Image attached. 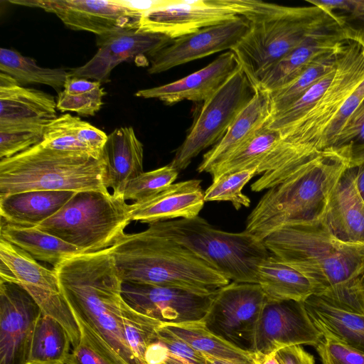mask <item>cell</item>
Returning a JSON list of instances; mask_svg holds the SVG:
<instances>
[{
  "mask_svg": "<svg viewBox=\"0 0 364 364\" xmlns=\"http://www.w3.org/2000/svg\"><path fill=\"white\" fill-rule=\"evenodd\" d=\"M132 210V204L109 192H77L36 228L74 245L82 253L95 252L112 247L125 233Z\"/></svg>",
  "mask_w": 364,
  "mask_h": 364,
  "instance_id": "obj_8",
  "label": "cell"
},
{
  "mask_svg": "<svg viewBox=\"0 0 364 364\" xmlns=\"http://www.w3.org/2000/svg\"><path fill=\"white\" fill-rule=\"evenodd\" d=\"M53 96L25 87L10 75L0 73V127H46L58 117Z\"/></svg>",
  "mask_w": 364,
  "mask_h": 364,
  "instance_id": "obj_21",
  "label": "cell"
},
{
  "mask_svg": "<svg viewBox=\"0 0 364 364\" xmlns=\"http://www.w3.org/2000/svg\"><path fill=\"white\" fill-rule=\"evenodd\" d=\"M271 117L269 92L259 87L241 110L223 137L203 156L198 166V173L208 172L263 128Z\"/></svg>",
  "mask_w": 364,
  "mask_h": 364,
  "instance_id": "obj_25",
  "label": "cell"
},
{
  "mask_svg": "<svg viewBox=\"0 0 364 364\" xmlns=\"http://www.w3.org/2000/svg\"><path fill=\"white\" fill-rule=\"evenodd\" d=\"M275 354L280 364H315L314 357L301 346L286 347Z\"/></svg>",
  "mask_w": 364,
  "mask_h": 364,
  "instance_id": "obj_49",
  "label": "cell"
},
{
  "mask_svg": "<svg viewBox=\"0 0 364 364\" xmlns=\"http://www.w3.org/2000/svg\"><path fill=\"white\" fill-rule=\"evenodd\" d=\"M102 156L107 166V188L115 197L124 198L127 184L144 172L143 144L133 127H122L111 132Z\"/></svg>",
  "mask_w": 364,
  "mask_h": 364,
  "instance_id": "obj_26",
  "label": "cell"
},
{
  "mask_svg": "<svg viewBox=\"0 0 364 364\" xmlns=\"http://www.w3.org/2000/svg\"><path fill=\"white\" fill-rule=\"evenodd\" d=\"M0 238L28 253L36 260L53 268L73 255L82 253L76 247L36 227H23L0 223Z\"/></svg>",
  "mask_w": 364,
  "mask_h": 364,
  "instance_id": "obj_30",
  "label": "cell"
},
{
  "mask_svg": "<svg viewBox=\"0 0 364 364\" xmlns=\"http://www.w3.org/2000/svg\"><path fill=\"white\" fill-rule=\"evenodd\" d=\"M20 6L40 8L54 14L68 28L97 36L138 30L142 14L114 0H9Z\"/></svg>",
  "mask_w": 364,
  "mask_h": 364,
  "instance_id": "obj_13",
  "label": "cell"
},
{
  "mask_svg": "<svg viewBox=\"0 0 364 364\" xmlns=\"http://www.w3.org/2000/svg\"><path fill=\"white\" fill-rule=\"evenodd\" d=\"M257 279L268 300L303 302L314 293L302 274L271 254L259 265Z\"/></svg>",
  "mask_w": 364,
  "mask_h": 364,
  "instance_id": "obj_31",
  "label": "cell"
},
{
  "mask_svg": "<svg viewBox=\"0 0 364 364\" xmlns=\"http://www.w3.org/2000/svg\"><path fill=\"white\" fill-rule=\"evenodd\" d=\"M46 127H0V158H9L42 142Z\"/></svg>",
  "mask_w": 364,
  "mask_h": 364,
  "instance_id": "obj_44",
  "label": "cell"
},
{
  "mask_svg": "<svg viewBox=\"0 0 364 364\" xmlns=\"http://www.w3.org/2000/svg\"><path fill=\"white\" fill-rule=\"evenodd\" d=\"M336 22L344 38L364 48V0H308Z\"/></svg>",
  "mask_w": 364,
  "mask_h": 364,
  "instance_id": "obj_38",
  "label": "cell"
},
{
  "mask_svg": "<svg viewBox=\"0 0 364 364\" xmlns=\"http://www.w3.org/2000/svg\"><path fill=\"white\" fill-rule=\"evenodd\" d=\"M254 93L255 88L240 66L210 98L203 102L170 164L178 171L184 170L202 151L215 145Z\"/></svg>",
  "mask_w": 364,
  "mask_h": 364,
  "instance_id": "obj_9",
  "label": "cell"
},
{
  "mask_svg": "<svg viewBox=\"0 0 364 364\" xmlns=\"http://www.w3.org/2000/svg\"><path fill=\"white\" fill-rule=\"evenodd\" d=\"M109 249L123 282L176 287L203 295L230 283L191 251L149 228L124 233Z\"/></svg>",
  "mask_w": 364,
  "mask_h": 364,
  "instance_id": "obj_3",
  "label": "cell"
},
{
  "mask_svg": "<svg viewBox=\"0 0 364 364\" xmlns=\"http://www.w3.org/2000/svg\"><path fill=\"white\" fill-rule=\"evenodd\" d=\"M232 50H227L205 67L174 82L138 90L135 95L158 99L168 105L183 100L204 102L240 68Z\"/></svg>",
  "mask_w": 364,
  "mask_h": 364,
  "instance_id": "obj_20",
  "label": "cell"
},
{
  "mask_svg": "<svg viewBox=\"0 0 364 364\" xmlns=\"http://www.w3.org/2000/svg\"><path fill=\"white\" fill-rule=\"evenodd\" d=\"M39 306L21 286L0 280V364H28Z\"/></svg>",
  "mask_w": 364,
  "mask_h": 364,
  "instance_id": "obj_15",
  "label": "cell"
},
{
  "mask_svg": "<svg viewBox=\"0 0 364 364\" xmlns=\"http://www.w3.org/2000/svg\"><path fill=\"white\" fill-rule=\"evenodd\" d=\"M31 191L109 192L104 159L41 143L0 161V197Z\"/></svg>",
  "mask_w": 364,
  "mask_h": 364,
  "instance_id": "obj_6",
  "label": "cell"
},
{
  "mask_svg": "<svg viewBox=\"0 0 364 364\" xmlns=\"http://www.w3.org/2000/svg\"><path fill=\"white\" fill-rule=\"evenodd\" d=\"M322 364H364V352L329 336L315 347Z\"/></svg>",
  "mask_w": 364,
  "mask_h": 364,
  "instance_id": "obj_45",
  "label": "cell"
},
{
  "mask_svg": "<svg viewBox=\"0 0 364 364\" xmlns=\"http://www.w3.org/2000/svg\"><path fill=\"white\" fill-rule=\"evenodd\" d=\"M148 228L187 248L235 282L257 284L258 267L270 255L263 241L246 230H221L198 215L149 223Z\"/></svg>",
  "mask_w": 364,
  "mask_h": 364,
  "instance_id": "obj_7",
  "label": "cell"
},
{
  "mask_svg": "<svg viewBox=\"0 0 364 364\" xmlns=\"http://www.w3.org/2000/svg\"><path fill=\"white\" fill-rule=\"evenodd\" d=\"M336 68V65L296 101L272 116L264 127L280 132L305 117L314 107L331 84L335 76Z\"/></svg>",
  "mask_w": 364,
  "mask_h": 364,
  "instance_id": "obj_40",
  "label": "cell"
},
{
  "mask_svg": "<svg viewBox=\"0 0 364 364\" xmlns=\"http://www.w3.org/2000/svg\"><path fill=\"white\" fill-rule=\"evenodd\" d=\"M107 136L80 117L65 114L46 127L41 144L51 149L84 153L101 159Z\"/></svg>",
  "mask_w": 364,
  "mask_h": 364,
  "instance_id": "obj_28",
  "label": "cell"
},
{
  "mask_svg": "<svg viewBox=\"0 0 364 364\" xmlns=\"http://www.w3.org/2000/svg\"><path fill=\"white\" fill-rule=\"evenodd\" d=\"M250 28L242 16L208 26L193 33L173 39L171 43L150 57L149 74H159L176 66L230 50Z\"/></svg>",
  "mask_w": 364,
  "mask_h": 364,
  "instance_id": "obj_18",
  "label": "cell"
},
{
  "mask_svg": "<svg viewBox=\"0 0 364 364\" xmlns=\"http://www.w3.org/2000/svg\"><path fill=\"white\" fill-rule=\"evenodd\" d=\"M0 70L18 83H35L48 85L60 92L68 76L63 68H43L29 58L9 48L0 49Z\"/></svg>",
  "mask_w": 364,
  "mask_h": 364,
  "instance_id": "obj_35",
  "label": "cell"
},
{
  "mask_svg": "<svg viewBox=\"0 0 364 364\" xmlns=\"http://www.w3.org/2000/svg\"><path fill=\"white\" fill-rule=\"evenodd\" d=\"M104 95L100 82L68 75L63 90L58 92L57 109L93 116L100 109Z\"/></svg>",
  "mask_w": 364,
  "mask_h": 364,
  "instance_id": "obj_37",
  "label": "cell"
},
{
  "mask_svg": "<svg viewBox=\"0 0 364 364\" xmlns=\"http://www.w3.org/2000/svg\"><path fill=\"white\" fill-rule=\"evenodd\" d=\"M75 194L66 191H31L1 196V220L36 227L58 212Z\"/></svg>",
  "mask_w": 364,
  "mask_h": 364,
  "instance_id": "obj_27",
  "label": "cell"
},
{
  "mask_svg": "<svg viewBox=\"0 0 364 364\" xmlns=\"http://www.w3.org/2000/svg\"><path fill=\"white\" fill-rule=\"evenodd\" d=\"M364 80V48L346 41L339 55L334 78L314 107L288 129L279 132L280 141L318 151L327 126L349 96Z\"/></svg>",
  "mask_w": 364,
  "mask_h": 364,
  "instance_id": "obj_11",
  "label": "cell"
},
{
  "mask_svg": "<svg viewBox=\"0 0 364 364\" xmlns=\"http://www.w3.org/2000/svg\"><path fill=\"white\" fill-rule=\"evenodd\" d=\"M200 180L171 184L158 194L134 203L132 221L153 223L198 215L205 203Z\"/></svg>",
  "mask_w": 364,
  "mask_h": 364,
  "instance_id": "obj_23",
  "label": "cell"
},
{
  "mask_svg": "<svg viewBox=\"0 0 364 364\" xmlns=\"http://www.w3.org/2000/svg\"><path fill=\"white\" fill-rule=\"evenodd\" d=\"M61 364H65V363H61Z\"/></svg>",
  "mask_w": 364,
  "mask_h": 364,
  "instance_id": "obj_57",
  "label": "cell"
},
{
  "mask_svg": "<svg viewBox=\"0 0 364 364\" xmlns=\"http://www.w3.org/2000/svg\"><path fill=\"white\" fill-rule=\"evenodd\" d=\"M316 328L364 352V314L340 308L322 297L311 295L303 301Z\"/></svg>",
  "mask_w": 364,
  "mask_h": 364,
  "instance_id": "obj_29",
  "label": "cell"
},
{
  "mask_svg": "<svg viewBox=\"0 0 364 364\" xmlns=\"http://www.w3.org/2000/svg\"><path fill=\"white\" fill-rule=\"evenodd\" d=\"M122 293L134 310L162 323L202 320L215 294L203 295L176 287L129 282H123Z\"/></svg>",
  "mask_w": 364,
  "mask_h": 364,
  "instance_id": "obj_16",
  "label": "cell"
},
{
  "mask_svg": "<svg viewBox=\"0 0 364 364\" xmlns=\"http://www.w3.org/2000/svg\"><path fill=\"white\" fill-rule=\"evenodd\" d=\"M265 301L258 284L232 282L216 291L201 321L216 336L253 353L256 328Z\"/></svg>",
  "mask_w": 364,
  "mask_h": 364,
  "instance_id": "obj_12",
  "label": "cell"
},
{
  "mask_svg": "<svg viewBox=\"0 0 364 364\" xmlns=\"http://www.w3.org/2000/svg\"><path fill=\"white\" fill-rule=\"evenodd\" d=\"M162 325L204 355L235 364H255V353L240 349L216 336L201 320Z\"/></svg>",
  "mask_w": 364,
  "mask_h": 364,
  "instance_id": "obj_32",
  "label": "cell"
},
{
  "mask_svg": "<svg viewBox=\"0 0 364 364\" xmlns=\"http://www.w3.org/2000/svg\"><path fill=\"white\" fill-rule=\"evenodd\" d=\"M345 43L346 42L337 50L317 58L289 82L269 92L270 118L296 101L315 83L332 70L337 64Z\"/></svg>",
  "mask_w": 364,
  "mask_h": 364,
  "instance_id": "obj_34",
  "label": "cell"
},
{
  "mask_svg": "<svg viewBox=\"0 0 364 364\" xmlns=\"http://www.w3.org/2000/svg\"><path fill=\"white\" fill-rule=\"evenodd\" d=\"M173 41L165 35L138 30L97 36V53L83 65L71 69L68 75L106 82L119 64L135 57L150 58Z\"/></svg>",
  "mask_w": 364,
  "mask_h": 364,
  "instance_id": "obj_19",
  "label": "cell"
},
{
  "mask_svg": "<svg viewBox=\"0 0 364 364\" xmlns=\"http://www.w3.org/2000/svg\"><path fill=\"white\" fill-rule=\"evenodd\" d=\"M240 16L228 0H174L144 13L138 31L175 39Z\"/></svg>",
  "mask_w": 364,
  "mask_h": 364,
  "instance_id": "obj_17",
  "label": "cell"
},
{
  "mask_svg": "<svg viewBox=\"0 0 364 364\" xmlns=\"http://www.w3.org/2000/svg\"><path fill=\"white\" fill-rule=\"evenodd\" d=\"M169 355L168 349L159 340L149 345L146 350V364H162Z\"/></svg>",
  "mask_w": 364,
  "mask_h": 364,
  "instance_id": "obj_51",
  "label": "cell"
},
{
  "mask_svg": "<svg viewBox=\"0 0 364 364\" xmlns=\"http://www.w3.org/2000/svg\"><path fill=\"white\" fill-rule=\"evenodd\" d=\"M346 158L350 166L364 161V98L348 118L330 149Z\"/></svg>",
  "mask_w": 364,
  "mask_h": 364,
  "instance_id": "obj_41",
  "label": "cell"
},
{
  "mask_svg": "<svg viewBox=\"0 0 364 364\" xmlns=\"http://www.w3.org/2000/svg\"><path fill=\"white\" fill-rule=\"evenodd\" d=\"M322 337L303 302L266 299L256 328L253 353L267 355L292 346L316 347Z\"/></svg>",
  "mask_w": 364,
  "mask_h": 364,
  "instance_id": "obj_14",
  "label": "cell"
},
{
  "mask_svg": "<svg viewBox=\"0 0 364 364\" xmlns=\"http://www.w3.org/2000/svg\"><path fill=\"white\" fill-rule=\"evenodd\" d=\"M346 41L336 23L317 32L274 63L264 74L257 87L269 92L278 90L317 58L337 50Z\"/></svg>",
  "mask_w": 364,
  "mask_h": 364,
  "instance_id": "obj_24",
  "label": "cell"
},
{
  "mask_svg": "<svg viewBox=\"0 0 364 364\" xmlns=\"http://www.w3.org/2000/svg\"><path fill=\"white\" fill-rule=\"evenodd\" d=\"M122 317L126 341L139 362L146 364V350L149 345L158 341L157 328L162 322L136 311L127 302L123 307Z\"/></svg>",
  "mask_w": 364,
  "mask_h": 364,
  "instance_id": "obj_39",
  "label": "cell"
},
{
  "mask_svg": "<svg viewBox=\"0 0 364 364\" xmlns=\"http://www.w3.org/2000/svg\"><path fill=\"white\" fill-rule=\"evenodd\" d=\"M0 260V280L14 282L23 288L43 315L55 318L65 328L72 347L76 348L80 341V331L55 271L40 264L28 253L1 238Z\"/></svg>",
  "mask_w": 364,
  "mask_h": 364,
  "instance_id": "obj_10",
  "label": "cell"
},
{
  "mask_svg": "<svg viewBox=\"0 0 364 364\" xmlns=\"http://www.w3.org/2000/svg\"><path fill=\"white\" fill-rule=\"evenodd\" d=\"M356 186L358 190L364 200V161L356 166Z\"/></svg>",
  "mask_w": 364,
  "mask_h": 364,
  "instance_id": "obj_52",
  "label": "cell"
},
{
  "mask_svg": "<svg viewBox=\"0 0 364 364\" xmlns=\"http://www.w3.org/2000/svg\"><path fill=\"white\" fill-rule=\"evenodd\" d=\"M116 3L129 9L144 14L146 11L164 7L173 2L174 0H114Z\"/></svg>",
  "mask_w": 364,
  "mask_h": 364,
  "instance_id": "obj_50",
  "label": "cell"
},
{
  "mask_svg": "<svg viewBox=\"0 0 364 364\" xmlns=\"http://www.w3.org/2000/svg\"><path fill=\"white\" fill-rule=\"evenodd\" d=\"M158 340L168 353L188 364H205V355L165 328L162 323L157 328Z\"/></svg>",
  "mask_w": 364,
  "mask_h": 364,
  "instance_id": "obj_47",
  "label": "cell"
},
{
  "mask_svg": "<svg viewBox=\"0 0 364 364\" xmlns=\"http://www.w3.org/2000/svg\"><path fill=\"white\" fill-rule=\"evenodd\" d=\"M280 133L265 127L224 160L213 166L208 173L213 181L223 175L244 169L257 168L260 160L280 139Z\"/></svg>",
  "mask_w": 364,
  "mask_h": 364,
  "instance_id": "obj_36",
  "label": "cell"
},
{
  "mask_svg": "<svg viewBox=\"0 0 364 364\" xmlns=\"http://www.w3.org/2000/svg\"><path fill=\"white\" fill-rule=\"evenodd\" d=\"M204 355L205 358V364H235L226 360L215 358L207 355Z\"/></svg>",
  "mask_w": 364,
  "mask_h": 364,
  "instance_id": "obj_54",
  "label": "cell"
},
{
  "mask_svg": "<svg viewBox=\"0 0 364 364\" xmlns=\"http://www.w3.org/2000/svg\"><path fill=\"white\" fill-rule=\"evenodd\" d=\"M356 166H349L332 190L323 216L338 239L364 243V200L356 186Z\"/></svg>",
  "mask_w": 364,
  "mask_h": 364,
  "instance_id": "obj_22",
  "label": "cell"
},
{
  "mask_svg": "<svg viewBox=\"0 0 364 364\" xmlns=\"http://www.w3.org/2000/svg\"><path fill=\"white\" fill-rule=\"evenodd\" d=\"M256 175L257 168H251L222 176L204 191L205 202L229 201L236 210L249 207L250 199L242 193V189Z\"/></svg>",
  "mask_w": 364,
  "mask_h": 364,
  "instance_id": "obj_42",
  "label": "cell"
},
{
  "mask_svg": "<svg viewBox=\"0 0 364 364\" xmlns=\"http://www.w3.org/2000/svg\"><path fill=\"white\" fill-rule=\"evenodd\" d=\"M70 346L65 328L55 318L42 314L34 328L28 364L64 363Z\"/></svg>",
  "mask_w": 364,
  "mask_h": 364,
  "instance_id": "obj_33",
  "label": "cell"
},
{
  "mask_svg": "<svg viewBox=\"0 0 364 364\" xmlns=\"http://www.w3.org/2000/svg\"><path fill=\"white\" fill-rule=\"evenodd\" d=\"M65 364H115L97 353L83 338L66 358Z\"/></svg>",
  "mask_w": 364,
  "mask_h": 364,
  "instance_id": "obj_48",
  "label": "cell"
},
{
  "mask_svg": "<svg viewBox=\"0 0 364 364\" xmlns=\"http://www.w3.org/2000/svg\"><path fill=\"white\" fill-rule=\"evenodd\" d=\"M360 287L364 299V272L360 279Z\"/></svg>",
  "mask_w": 364,
  "mask_h": 364,
  "instance_id": "obj_56",
  "label": "cell"
},
{
  "mask_svg": "<svg viewBox=\"0 0 364 364\" xmlns=\"http://www.w3.org/2000/svg\"><path fill=\"white\" fill-rule=\"evenodd\" d=\"M349 161L326 150L280 183L267 189L247 218L245 230L259 240L291 222L321 215Z\"/></svg>",
  "mask_w": 364,
  "mask_h": 364,
  "instance_id": "obj_5",
  "label": "cell"
},
{
  "mask_svg": "<svg viewBox=\"0 0 364 364\" xmlns=\"http://www.w3.org/2000/svg\"><path fill=\"white\" fill-rule=\"evenodd\" d=\"M275 353L267 355L255 354V364H280L276 357Z\"/></svg>",
  "mask_w": 364,
  "mask_h": 364,
  "instance_id": "obj_53",
  "label": "cell"
},
{
  "mask_svg": "<svg viewBox=\"0 0 364 364\" xmlns=\"http://www.w3.org/2000/svg\"><path fill=\"white\" fill-rule=\"evenodd\" d=\"M363 98L364 80L349 96L327 126L319 142L321 151L330 150L336 137Z\"/></svg>",
  "mask_w": 364,
  "mask_h": 364,
  "instance_id": "obj_46",
  "label": "cell"
},
{
  "mask_svg": "<svg viewBox=\"0 0 364 364\" xmlns=\"http://www.w3.org/2000/svg\"><path fill=\"white\" fill-rule=\"evenodd\" d=\"M109 248L73 255L53 269L81 337L115 364H141L126 341L123 281Z\"/></svg>",
  "mask_w": 364,
  "mask_h": 364,
  "instance_id": "obj_2",
  "label": "cell"
},
{
  "mask_svg": "<svg viewBox=\"0 0 364 364\" xmlns=\"http://www.w3.org/2000/svg\"><path fill=\"white\" fill-rule=\"evenodd\" d=\"M178 171L170 164L159 168L143 172L127 186L124 198L142 201L167 188L178 176Z\"/></svg>",
  "mask_w": 364,
  "mask_h": 364,
  "instance_id": "obj_43",
  "label": "cell"
},
{
  "mask_svg": "<svg viewBox=\"0 0 364 364\" xmlns=\"http://www.w3.org/2000/svg\"><path fill=\"white\" fill-rule=\"evenodd\" d=\"M263 242L271 255L309 281L314 294L340 308L364 314L360 287L364 272V243L336 237L323 213L286 224L267 235Z\"/></svg>",
  "mask_w": 364,
  "mask_h": 364,
  "instance_id": "obj_1",
  "label": "cell"
},
{
  "mask_svg": "<svg viewBox=\"0 0 364 364\" xmlns=\"http://www.w3.org/2000/svg\"><path fill=\"white\" fill-rule=\"evenodd\" d=\"M250 28L232 50L254 88L279 60L309 36L336 23L316 6L290 7L240 0Z\"/></svg>",
  "mask_w": 364,
  "mask_h": 364,
  "instance_id": "obj_4",
  "label": "cell"
},
{
  "mask_svg": "<svg viewBox=\"0 0 364 364\" xmlns=\"http://www.w3.org/2000/svg\"><path fill=\"white\" fill-rule=\"evenodd\" d=\"M162 364H188L186 362L171 355L170 353Z\"/></svg>",
  "mask_w": 364,
  "mask_h": 364,
  "instance_id": "obj_55",
  "label": "cell"
}]
</instances>
